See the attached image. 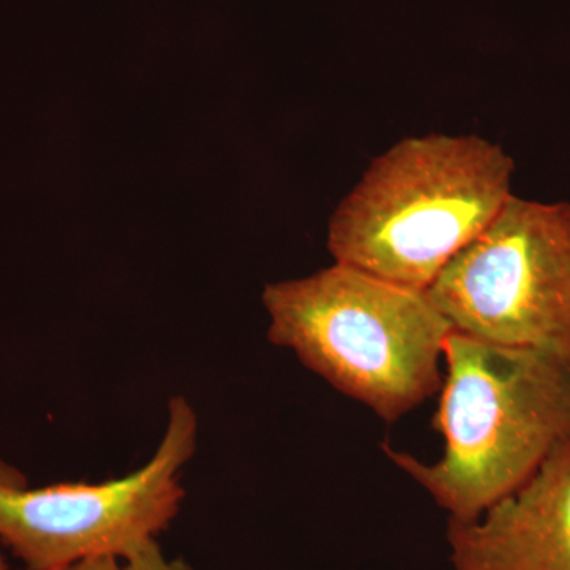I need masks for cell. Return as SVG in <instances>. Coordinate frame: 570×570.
Instances as JSON below:
<instances>
[{
    "mask_svg": "<svg viewBox=\"0 0 570 570\" xmlns=\"http://www.w3.org/2000/svg\"><path fill=\"white\" fill-rule=\"evenodd\" d=\"M433 430V463L382 444L385 455L445 510L479 519L570 439V358L452 333Z\"/></svg>",
    "mask_w": 570,
    "mask_h": 570,
    "instance_id": "obj_1",
    "label": "cell"
},
{
    "mask_svg": "<svg viewBox=\"0 0 570 570\" xmlns=\"http://www.w3.org/2000/svg\"><path fill=\"white\" fill-rule=\"evenodd\" d=\"M513 174L479 135L401 138L337 205L326 246L336 264L428 291L512 197Z\"/></svg>",
    "mask_w": 570,
    "mask_h": 570,
    "instance_id": "obj_2",
    "label": "cell"
},
{
    "mask_svg": "<svg viewBox=\"0 0 570 570\" xmlns=\"http://www.w3.org/2000/svg\"><path fill=\"white\" fill-rule=\"evenodd\" d=\"M268 340L326 384L395 423L442 387L453 332L426 291L333 264L265 285Z\"/></svg>",
    "mask_w": 570,
    "mask_h": 570,
    "instance_id": "obj_3",
    "label": "cell"
},
{
    "mask_svg": "<svg viewBox=\"0 0 570 570\" xmlns=\"http://www.w3.org/2000/svg\"><path fill=\"white\" fill-rule=\"evenodd\" d=\"M189 401L171 397L168 423L153 459L126 478L29 489L0 461V542L28 570H58L110 557L122 561L167 530L181 509L179 472L197 448Z\"/></svg>",
    "mask_w": 570,
    "mask_h": 570,
    "instance_id": "obj_4",
    "label": "cell"
},
{
    "mask_svg": "<svg viewBox=\"0 0 570 570\" xmlns=\"http://www.w3.org/2000/svg\"><path fill=\"white\" fill-rule=\"evenodd\" d=\"M426 292L455 332L570 358V202L513 194Z\"/></svg>",
    "mask_w": 570,
    "mask_h": 570,
    "instance_id": "obj_5",
    "label": "cell"
},
{
    "mask_svg": "<svg viewBox=\"0 0 570 570\" xmlns=\"http://www.w3.org/2000/svg\"><path fill=\"white\" fill-rule=\"evenodd\" d=\"M452 570H570V439L479 519L449 520Z\"/></svg>",
    "mask_w": 570,
    "mask_h": 570,
    "instance_id": "obj_6",
    "label": "cell"
},
{
    "mask_svg": "<svg viewBox=\"0 0 570 570\" xmlns=\"http://www.w3.org/2000/svg\"><path fill=\"white\" fill-rule=\"evenodd\" d=\"M121 570H193L183 560H168L157 539L146 540L122 560Z\"/></svg>",
    "mask_w": 570,
    "mask_h": 570,
    "instance_id": "obj_7",
    "label": "cell"
},
{
    "mask_svg": "<svg viewBox=\"0 0 570 570\" xmlns=\"http://www.w3.org/2000/svg\"><path fill=\"white\" fill-rule=\"evenodd\" d=\"M58 570H121V562L110 557L89 558Z\"/></svg>",
    "mask_w": 570,
    "mask_h": 570,
    "instance_id": "obj_8",
    "label": "cell"
},
{
    "mask_svg": "<svg viewBox=\"0 0 570 570\" xmlns=\"http://www.w3.org/2000/svg\"><path fill=\"white\" fill-rule=\"evenodd\" d=\"M0 570H9V566H7L6 560H3L2 554H0Z\"/></svg>",
    "mask_w": 570,
    "mask_h": 570,
    "instance_id": "obj_9",
    "label": "cell"
}]
</instances>
